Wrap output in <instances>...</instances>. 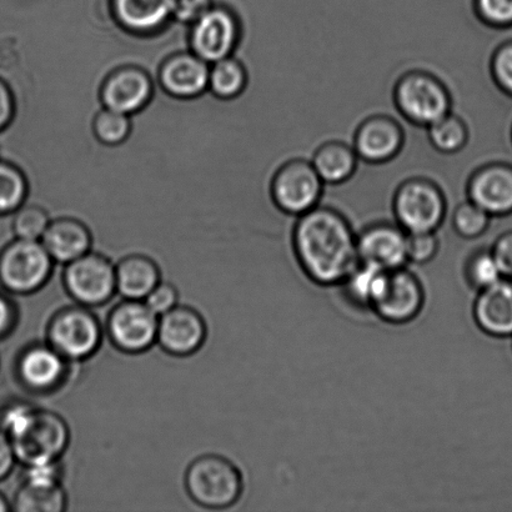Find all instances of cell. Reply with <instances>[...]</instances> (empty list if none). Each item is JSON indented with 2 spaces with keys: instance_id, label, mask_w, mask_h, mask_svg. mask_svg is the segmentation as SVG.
<instances>
[{
  "instance_id": "13",
  "label": "cell",
  "mask_w": 512,
  "mask_h": 512,
  "mask_svg": "<svg viewBox=\"0 0 512 512\" xmlns=\"http://www.w3.org/2000/svg\"><path fill=\"white\" fill-rule=\"evenodd\" d=\"M15 371L19 383L34 394H50L68 379L69 361L47 344H33L19 354Z\"/></svg>"
},
{
  "instance_id": "15",
  "label": "cell",
  "mask_w": 512,
  "mask_h": 512,
  "mask_svg": "<svg viewBox=\"0 0 512 512\" xmlns=\"http://www.w3.org/2000/svg\"><path fill=\"white\" fill-rule=\"evenodd\" d=\"M207 339V324L197 310L177 305L159 316L157 341L165 353L185 358L197 353Z\"/></svg>"
},
{
  "instance_id": "23",
  "label": "cell",
  "mask_w": 512,
  "mask_h": 512,
  "mask_svg": "<svg viewBox=\"0 0 512 512\" xmlns=\"http://www.w3.org/2000/svg\"><path fill=\"white\" fill-rule=\"evenodd\" d=\"M117 291L124 299L145 300L162 279L153 259L145 255H129L115 266Z\"/></svg>"
},
{
  "instance_id": "29",
  "label": "cell",
  "mask_w": 512,
  "mask_h": 512,
  "mask_svg": "<svg viewBox=\"0 0 512 512\" xmlns=\"http://www.w3.org/2000/svg\"><path fill=\"white\" fill-rule=\"evenodd\" d=\"M381 271L373 266L359 263L344 281L345 293L351 303L370 308L376 283H378Z\"/></svg>"
},
{
  "instance_id": "32",
  "label": "cell",
  "mask_w": 512,
  "mask_h": 512,
  "mask_svg": "<svg viewBox=\"0 0 512 512\" xmlns=\"http://www.w3.org/2000/svg\"><path fill=\"white\" fill-rule=\"evenodd\" d=\"M490 219L491 215L469 200L454 210L453 227L460 237L476 239L489 229Z\"/></svg>"
},
{
  "instance_id": "5",
  "label": "cell",
  "mask_w": 512,
  "mask_h": 512,
  "mask_svg": "<svg viewBox=\"0 0 512 512\" xmlns=\"http://www.w3.org/2000/svg\"><path fill=\"white\" fill-rule=\"evenodd\" d=\"M54 260L38 240H14L0 253V284L9 293H37L48 283Z\"/></svg>"
},
{
  "instance_id": "22",
  "label": "cell",
  "mask_w": 512,
  "mask_h": 512,
  "mask_svg": "<svg viewBox=\"0 0 512 512\" xmlns=\"http://www.w3.org/2000/svg\"><path fill=\"white\" fill-rule=\"evenodd\" d=\"M175 0H115L120 25L135 34L158 32L174 14Z\"/></svg>"
},
{
  "instance_id": "33",
  "label": "cell",
  "mask_w": 512,
  "mask_h": 512,
  "mask_svg": "<svg viewBox=\"0 0 512 512\" xmlns=\"http://www.w3.org/2000/svg\"><path fill=\"white\" fill-rule=\"evenodd\" d=\"M50 220L47 212L38 205H28L17 210L13 220L15 235L20 239H42Z\"/></svg>"
},
{
  "instance_id": "9",
  "label": "cell",
  "mask_w": 512,
  "mask_h": 512,
  "mask_svg": "<svg viewBox=\"0 0 512 512\" xmlns=\"http://www.w3.org/2000/svg\"><path fill=\"white\" fill-rule=\"evenodd\" d=\"M324 182L311 162L290 160L275 173L271 182V197L281 212L301 217L319 207Z\"/></svg>"
},
{
  "instance_id": "14",
  "label": "cell",
  "mask_w": 512,
  "mask_h": 512,
  "mask_svg": "<svg viewBox=\"0 0 512 512\" xmlns=\"http://www.w3.org/2000/svg\"><path fill=\"white\" fill-rule=\"evenodd\" d=\"M359 263L379 270L403 268L408 261V233L399 225L379 223L360 233Z\"/></svg>"
},
{
  "instance_id": "41",
  "label": "cell",
  "mask_w": 512,
  "mask_h": 512,
  "mask_svg": "<svg viewBox=\"0 0 512 512\" xmlns=\"http://www.w3.org/2000/svg\"><path fill=\"white\" fill-rule=\"evenodd\" d=\"M14 114L15 100L12 89L0 78V132L12 123Z\"/></svg>"
},
{
  "instance_id": "39",
  "label": "cell",
  "mask_w": 512,
  "mask_h": 512,
  "mask_svg": "<svg viewBox=\"0 0 512 512\" xmlns=\"http://www.w3.org/2000/svg\"><path fill=\"white\" fill-rule=\"evenodd\" d=\"M209 9L207 0H175L174 14L183 22H195Z\"/></svg>"
},
{
  "instance_id": "12",
  "label": "cell",
  "mask_w": 512,
  "mask_h": 512,
  "mask_svg": "<svg viewBox=\"0 0 512 512\" xmlns=\"http://www.w3.org/2000/svg\"><path fill=\"white\" fill-rule=\"evenodd\" d=\"M240 28L227 9H208L193 22L190 44L193 53L208 63L230 57L237 47Z\"/></svg>"
},
{
  "instance_id": "43",
  "label": "cell",
  "mask_w": 512,
  "mask_h": 512,
  "mask_svg": "<svg viewBox=\"0 0 512 512\" xmlns=\"http://www.w3.org/2000/svg\"><path fill=\"white\" fill-rule=\"evenodd\" d=\"M12 510V506L9 505L7 498L0 493V512H7Z\"/></svg>"
},
{
  "instance_id": "16",
  "label": "cell",
  "mask_w": 512,
  "mask_h": 512,
  "mask_svg": "<svg viewBox=\"0 0 512 512\" xmlns=\"http://www.w3.org/2000/svg\"><path fill=\"white\" fill-rule=\"evenodd\" d=\"M403 128L385 115L366 119L356 130L354 149L369 164H384L398 157L404 145Z\"/></svg>"
},
{
  "instance_id": "21",
  "label": "cell",
  "mask_w": 512,
  "mask_h": 512,
  "mask_svg": "<svg viewBox=\"0 0 512 512\" xmlns=\"http://www.w3.org/2000/svg\"><path fill=\"white\" fill-rule=\"evenodd\" d=\"M42 243L54 261L69 264L90 252L92 234L80 220L62 218L50 222Z\"/></svg>"
},
{
  "instance_id": "4",
  "label": "cell",
  "mask_w": 512,
  "mask_h": 512,
  "mask_svg": "<svg viewBox=\"0 0 512 512\" xmlns=\"http://www.w3.org/2000/svg\"><path fill=\"white\" fill-rule=\"evenodd\" d=\"M47 339L69 363L84 361L92 358L102 345V325L88 306H67L50 319Z\"/></svg>"
},
{
  "instance_id": "3",
  "label": "cell",
  "mask_w": 512,
  "mask_h": 512,
  "mask_svg": "<svg viewBox=\"0 0 512 512\" xmlns=\"http://www.w3.org/2000/svg\"><path fill=\"white\" fill-rule=\"evenodd\" d=\"M185 489L190 499L204 509H228L243 494L242 473L232 461L219 455H203L189 465Z\"/></svg>"
},
{
  "instance_id": "17",
  "label": "cell",
  "mask_w": 512,
  "mask_h": 512,
  "mask_svg": "<svg viewBox=\"0 0 512 512\" xmlns=\"http://www.w3.org/2000/svg\"><path fill=\"white\" fill-rule=\"evenodd\" d=\"M469 200L491 217L512 213V168L490 164L474 173L468 185Z\"/></svg>"
},
{
  "instance_id": "30",
  "label": "cell",
  "mask_w": 512,
  "mask_h": 512,
  "mask_svg": "<svg viewBox=\"0 0 512 512\" xmlns=\"http://www.w3.org/2000/svg\"><path fill=\"white\" fill-rule=\"evenodd\" d=\"M465 276L468 283L479 291L503 279L491 250H480L471 255L465 266Z\"/></svg>"
},
{
  "instance_id": "40",
  "label": "cell",
  "mask_w": 512,
  "mask_h": 512,
  "mask_svg": "<svg viewBox=\"0 0 512 512\" xmlns=\"http://www.w3.org/2000/svg\"><path fill=\"white\" fill-rule=\"evenodd\" d=\"M18 311L7 295L0 293V339L12 333L17 325Z\"/></svg>"
},
{
  "instance_id": "6",
  "label": "cell",
  "mask_w": 512,
  "mask_h": 512,
  "mask_svg": "<svg viewBox=\"0 0 512 512\" xmlns=\"http://www.w3.org/2000/svg\"><path fill=\"white\" fill-rule=\"evenodd\" d=\"M424 304L423 283L403 266L381 271L370 309L386 323L403 325L418 318Z\"/></svg>"
},
{
  "instance_id": "1",
  "label": "cell",
  "mask_w": 512,
  "mask_h": 512,
  "mask_svg": "<svg viewBox=\"0 0 512 512\" xmlns=\"http://www.w3.org/2000/svg\"><path fill=\"white\" fill-rule=\"evenodd\" d=\"M348 219L334 209L316 207L295 224L293 248L301 269L321 286L343 284L359 265L358 243Z\"/></svg>"
},
{
  "instance_id": "19",
  "label": "cell",
  "mask_w": 512,
  "mask_h": 512,
  "mask_svg": "<svg viewBox=\"0 0 512 512\" xmlns=\"http://www.w3.org/2000/svg\"><path fill=\"white\" fill-rule=\"evenodd\" d=\"M209 63L195 53H180L165 60L159 80L163 89L175 98L199 97L209 87Z\"/></svg>"
},
{
  "instance_id": "24",
  "label": "cell",
  "mask_w": 512,
  "mask_h": 512,
  "mask_svg": "<svg viewBox=\"0 0 512 512\" xmlns=\"http://www.w3.org/2000/svg\"><path fill=\"white\" fill-rule=\"evenodd\" d=\"M359 157L354 147L343 142H329L316 150L311 164L324 184L348 182L358 169Z\"/></svg>"
},
{
  "instance_id": "38",
  "label": "cell",
  "mask_w": 512,
  "mask_h": 512,
  "mask_svg": "<svg viewBox=\"0 0 512 512\" xmlns=\"http://www.w3.org/2000/svg\"><path fill=\"white\" fill-rule=\"evenodd\" d=\"M490 250L503 278L512 280V232L500 235Z\"/></svg>"
},
{
  "instance_id": "8",
  "label": "cell",
  "mask_w": 512,
  "mask_h": 512,
  "mask_svg": "<svg viewBox=\"0 0 512 512\" xmlns=\"http://www.w3.org/2000/svg\"><path fill=\"white\" fill-rule=\"evenodd\" d=\"M394 99L400 114L419 127L428 128L451 110L449 90L425 72L405 74L395 85Z\"/></svg>"
},
{
  "instance_id": "25",
  "label": "cell",
  "mask_w": 512,
  "mask_h": 512,
  "mask_svg": "<svg viewBox=\"0 0 512 512\" xmlns=\"http://www.w3.org/2000/svg\"><path fill=\"white\" fill-rule=\"evenodd\" d=\"M68 499L62 484H37L24 481L14 496L12 510L18 512H63Z\"/></svg>"
},
{
  "instance_id": "26",
  "label": "cell",
  "mask_w": 512,
  "mask_h": 512,
  "mask_svg": "<svg viewBox=\"0 0 512 512\" xmlns=\"http://www.w3.org/2000/svg\"><path fill=\"white\" fill-rule=\"evenodd\" d=\"M247 83V70L237 59L224 58L213 63V67L210 68L209 88L220 99L239 97Z\"/></svg>"
},
{
  "instance_id": "27",
  "label": "cell",
  "mask_w": 512,
  "mask_h": 512,
  "mask_svg": "<svg viewBox=\"0 0 512 512\" xmlns=\"http://www.w3.org/2000/svg\"><path fill=\"white\" fill-rule=\"evenodd\" d=\"M429 142L441 154L461 152L469 142V129L464 120L453 113L446 114L428 127Z\"/></svg>"
},
{
  "instance_id": "20",
  "label": "cell",
  "mask_w": 512,
  "mask_h": 512,
  "mask_svg": "<svg viewBox=\"0 0 512 512\" xmlns=\"http://www.w3.org/2000/svg\"><path fill=\"white\" fill-rule=\"evenodd\" d=\"M474 319L485 334L493 338H512V280L479 291L474 304Z\"/></svg>"
},
{
  "instance_id": "11",
  "label": "cell",
  "mask_w": 512,
  "mask_h": 512,
  "mask_svg": "<svg viewBox=\"0 0 512 512\" xmlns=\"http://www.w3.org/2000/svg\"><path fill=\"white\" fill-rule=\"evenodd\" d=\"M159 316L144 300L125 299L108 316L107 333L125 354H140L157 343Z\"/></svg>"
},
{
  "instance_id": "18",
  "label": "cell",
  "mask_w": 512,
  "mask_h": 512,
  "mask_svg": "<svg viewBox=\"0 0 512 512\" xmlns=\"http://www.w3.org/2000/svg\"><path fill=\"white\" fill-rule=\"evenodd\" d=\"M152 95V79L144 70L135 67L115 70L105 80L102 89L105 108L128 115L142 110Z\"/></svg>"
},
{
  "instance_id": "7",
  "label": "cell",
  "mask_w": 512,
  "mask_h": 512,
  "mask_svg": "<svg viewBox=\"0 0 512 512\" xmlns=\"http://www.w3.org/2000/svg\"><path fill=\"white\" fill-rule=\"evenodd\" d=\"M396 222L406 233H435L446 215L441 189L428 179L406 180L394 197Z\"/></svg>"
},
{
  "instance_id": "35",
  "label": "cell",
  "mask_w": 512,
  "mask_h": 512,
  "mask_svg": "<svg viewBox=\"0 0 512 512\" xmlns=\"http://www.w3.org/2000/svg\"><path fill=\"white\" fill-rule=\"evenodd\" d=\"M476 10L493 27L512 25V0H476Z\"/></svg>"
},
{
  "instance_id": "34",
  "label": "cell",
  "mask_w": 512,
  "mask_h": 512,
  "mask_svg": "<svg viewBox=\"0 0 512 512\" xmlns=\"http://www.w3.org/2000/svg\"><path fill=\"white\" fill-rule=\"evenodd\" d=\"M439 239L435 233L408 234V261L414 264H428L438 255Z\"/></svg>"
},
{
  "instance_id": "2",
  "label": "cell",
  "mask_w": 512,
  "mask_h": 512,
  "mask_svg": "<svg viewBox=\"0 0 512 512\" xmlns=\"http://www.w3.org/2000/svg\"><path fill=\"white\" fill-rule=\"evenodd\" d=\"M0 429L7 434L24 466L59 461L70 443V430L54 411L17 401L0 411Z\"/></svg>"
},
{
  "instance_id": "31",
  "label": "cell",
  "mask_w": 512,
  "mask_h": 512,
  "mask_svg": "<svg viewBox=\"0 0 512 512\" xmlns=\"http://www.w3.org/2000/svg\"><path fill=\"white\" fill-rule=\"evenodd\" d=\"M132 130L129 115L105 109L94 119V134L99 142L107 145L122 144Z\"/></svg>"
},
{
  "instance_id": "10",
  "label": "cell",
  "mask_w": 512,
  "mask_h": 512,
  "mask_svg": "<svg viewBox=\"0 0 512 512\" xmlns=\"http://www.w3.org/2000/svg\"><path fill=\"white\" fill-rule=\"evenodd\" d=\"M63 283L75 303L88 308L104 305L117 291L115 266L104 255L89 252L67 264Z\"/></svg>"
},
{
  "instance_id": "28",
  "label": "cell",
  "mask_w": 512,
  "mask_h": 512,
  "mask_svg": "<svg viewBox=\"0 0 512 512\" xmlns=\"http://www.w3.org/2000/svg\"><path fill=\"white\" fill-rule=\"evenodd\" d=\"M27 194L28 182L22 170L0 160V215L17 213Z\"/></svg>"
},
{
  "instance_id": "42",
  "label": "cell",
  "mask_w": 512,
  "mask_h": 512,
  "mask_svg": "<svg viewBox=\"0 0 512 512\" xmlns=\"http://www.w3.org/2000/svg\"><path fill=\"white\" fill-rule=\"evenodd\" d=\"M17 461V455H15L12 443H10L7 434L0 429V481L12 473Z\"/></svg>"
},
{
  "instance_id": "37",
  "label": "cell",
  "mask_w": 512,
  "mask_h": 512,
  "mask_svg": "<svg viewBox=\"0 0 512 512\" xmlns=\"http://www.w3.org/2000/svg\"><path fill=\"white\" fill-rule=\"evenodd\" d=\"M178 300L177 288L172 284L160 281L144 301L155 314L160 316L175 308L178 305Z\"/></svg>"
},
{
  "instance_id": "36",
  "label": "cell",
  "mask_w": 512,
  "mask_h": 512,
  "mask_svg": "<svg viewBox=\"0 0 512 512\" xmlns=\"http://www.w3.org/2000/svg\"><path fill=\"white\" fill-rule=\"evenodd\" d=\"M491 70L499 87L512 95V43L503 45L494 54Z\"/></svg>"
}]
</instances>
